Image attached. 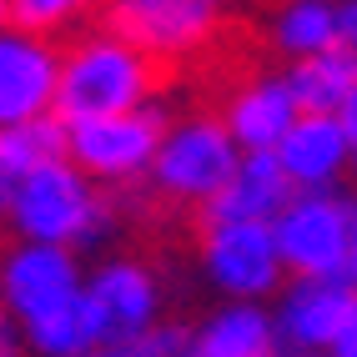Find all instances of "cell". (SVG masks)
<instances>
[{
	"instance_id": "ac0fdd59",
	"label": "cell",
	"mask_w": 357,
	"mask_h": 357,
	"mask_svg": "<svg viewBox=\"0 0 357 357\" xmlns=\"http://www.w3.org/2000/svg\"><path fill=\"white\" fill-rule=\"evenodd\" d=\"M101 6L106 0H10V26L20 36L66 45V40H76L81 20H96Z\"/></svg>"
},
{
	"instance_id": "7c38bea8",
	"label": "cell",
	"mask_w": 357,
	"mask_h": 357,
	"mask_svg": "<svg viewBox=\"0 0 357 357\" xmlns=\"http://www.w3.org/2000/svg\"><path fill=\"white\" fill-rule=\"evenodd\" d=\"M357 312V292L342 287V282H292L282 292L277 307V342H287L297 352H322V347H337V337L347 332Z\"/></svg>"
},
{
	"instance_id": "603a6c76",
	"label": "cell",
	"mask_w": 357,
	"mask_h": 357,
	"mask_svg": "<svg viewBox=\"0 0 357 357\" xmlns=\"http://www.w3.org/2000/svg\"><path fill=\"white\" fill-rule=\"evenodd\" d=\"M332 357H357V312H352V322H347V332L337 337V347H332Z\"/></svg>"
},
{
	"instance_id": "ba28073f",
	"label": "cell",
	"mask_w": 357,
	"mask_h": 357,
	"mask_svg": "<svg viewBox=\"0 0 357 357\" xmlns=\"http://www.w3.org/2000/svg\"><path fill=\"white\" fill-rule=\"evenodd\" d=\"M81 302H86L96 347H111V342H131L156 327L151 317H156L161 292H156V277L141 257H111L81 287Z\"/></svg>"
},
{
	"instance_id": "3957f363",
	"label": "cell",
	"mask_w": 357,
	"mask_h": 357,
	"mask_svg": "<svg viewBox=\"0 0 357 357\" xmlns=\"http://www.w3.org/2000/svg\"><path fill=\"white\" fill-rule=\"evenodd\" d=\"M6 217L26 242L66 247V242H101L121 217V206L106 192H96L70 161H45L20 176Z\"/></svg>"
},
{
	"instance_id": "277c9868",
	"label": "cell",
	"mask_w": 357,
	"mask_h": 357,
	"mask_svg": "<svg viewBox=\"0 0 357 357\" xmlns=\"http://www.w3.org/2000/svg\"><path fill=\"white\" fill-rule=\"evenodd\" d=\"M222 0H106L91 20V31H106L131 51L172 66L176 81L222 36Z\"/></svg>"
},
{
	"instance_id": "cb8c5ba5",
	"label": "cell",
	"mask_w": 357,
	"mask_h": 357,
	"mask_svg": "<svg viewBox=\"0 0 357 357\" xmlns=\"http://www.w3.org/2000/svg\"><path fill=\"white\" fill-rule=\"evenodd\" d=\"M0 357H10V332L0 327Z\"/></svg>"
},
{
	"instance_id": "4316f807",
	"label": "cell",
	"mask_w": 357,
	"mask_h": 357,
	"mask_svg": "<svg viewBox=\"0 0 357 357\" xmlns=\"http://www.w3.org/2000/svg\"><path fill=\"white\" fill-rule=\"evenodd\" d=\"M297 357H327V352H297Z\"/></svg>"
},
{
	"instance_id": "44dd1931",
	"label": "cell",
	"mask_w": 357,
	"mask_h": 357,
	"mask_svg": "<svg viewBox=\"0 0 357 357\" xmlns=\"http://www.w3.org/2000/svg\"><path fill=\"white\" fill-rule=\"evenodd\" d=\"M332 15H337V45L357 56V0H332Z\"/></svg>"
},
{
	"instance_id": "9a60e30c",
	"label": "cell",
	"mask_w": 357,
	"mask_h": 357,
	"mask_svg": "<svg viewBox=\"0 0 357 357\" xmlns=\"http://www.w3.org/2000/svg\"><path fill=\"white\" fill-rule=\"evenodd\" d=\"M287 91L302 116H342V106L357 91V56L332 45L322 56H307L287 70Z\"/></svg>"
},
{
	"instance_id": "4fadbf2b",
	"label": "cell",
	"mask_w": 357,
	"mask_h": 357,
	"mask_svg": "<svg viewBox=\"0 0 357 357\" xmlns=\"http://www.w3.org/2000/svg\"><path fill=\"white\" fill-rule=\"evenodd\" d=\"M277 161L287 172L292 192H332L337 176L352 166V136L342 116H297V126L277 146Z\"/></svg>"
},
{
	"instance_id": "d4e9b609",
	"label": "cell",
	"mask_w": 357,
	"mask_h": 357,
	"mask_svg": "<svg viewBox=\"0 0 357 357\" xmlns=\"http://www.w3.org/2000/svg\"><path fill=\"white\" fill-rule=\"evenodd\" d=\"M347 136H352V172H357V126H347Z\"/></svg>"
},
{
	"instance_id": "ffe728a7",
	"label": "cell",
	"mask_w": 357,
	"mask_h": 357,
	"mask_svg": "<svg viewBox=\"0 0 357 357\" xmlns=\"http://www.w3.org/2000/svg\"><path fill=\"white\" fill-rule=\"evenodd\" d=\"M186 347H192V332L176 327V322H166V327H151V332H141V337H131V342L91 347L81 357H181Z\"/></svg>"
},
{
	"instance_id": "484cf974",
	"label": "cell",
	"mask_w": 357,
	"mask_h": 357,
	"mask_svg": "<svg viewBox=\"0 0 357 357\" xmlns=\"http://www.w3.org/2000/svg\"><path fill=\"white\" fill-rule=\"evenodd\" d=\"M6 20H10V0H0V26H6Z\"/></svg>"
},
{
	"instance_id": "d6986e66",
	"label": "cell",
	"mask_w": 357,
	"mask_h": 357,
	"mask_svg": "<svg viewBox=\"0 0 357 357\" xmlns=\"http://www.w3.org/2000/svg\"><path fill=\"white\" fill-rule=\"evenodd\" d=\"M26 342H31V352H40V357H81V352H91V347H96V337H91L86 302L76 297V302H66L61 312L26 322Z\"/></svg>"
},
{
	"instance_id": "5bb4252c",
	"label": "cell",
	"mask_w": 357,
	"mask_h": 357,
	"mask_svg": "<svg viewBox=\"0 0 357 357\" xmlns=\"http://www.w3.org/2000/svg\"><path fill=\"white\" fill-rule=\"evenodd\" d=\"M292 181L282 172L277 156H242L236 161L231 181L222 186V197L202 211V227L206 222H257V227H272L292 202Z\"/></svg>"
},
{
	"instance_id": "6da1fadb",
	"label": "cell",
	"mask_w": 357,
	"mask_h": 357,
	"mask_svg": "<svg viewBox=\"0 0 357 357\" xmlns=\"http://www.w3.org/2000/svg\"><path fill=\"white\" fill-rule=\"evenodd\" d=\"M176 86V70L151 56L131 51L126 40L106 31H76V40L61 45V81H56V121H101L126 116L141 106H156L161 91Z\"/></svg>"
},
{
	"instance_id": "30bf717a",
	"label": "cell",
	"mask_w": 357,
	"mask_h": 357,
	"mask_svg": "<svg viewBox=\"0 0 357 357\" xmlns=\"http://www.w3.org/2000/svg\"><path fill=\"white\" fill-rule=\"evenodd\" d=\"M61 81V45L0 31V131L51 116Z\"/></svg>"
},
{
	"instance_id": "2e32d148",
	"label": "cell",
	"mask_w": 357,
	"mask_h": 357,
	"mask_svg": "<svg viewBox=\"0 0 357 357\" xmlns=\"http://www.w3.org/2000/svg\"><path fill=\"white\" fill-rule=\"evenodd\" d=\"M197 357H277V322L257 302H231L192 332Z\"/></svg>"
},
{
	"instance_id": "9c48e42d",
	"label": "cell",
	"mask_w": 357,
	"mask_h": 357,
	"mask_svg": "<svg viewBox=\"0 0 357 357\" xmlns=\"http://www.w3.org/2000/svg\"><path fill=\"white\" fill-rule=\"evenodd\" d=\"M0 297L20 322L61 312L66 302L81 297L76 257L66 247H40V242L0 247Z\"/></svg>"
},
{
	"instance_id": "52a82bcc",
	"label": "cell",
	"mask_w": 357,
	"mask_h": 357,
	"mask_svg": "<svg viewBox=\"0 0 357 357\" xmlns=\"http://www.w3.org/2000/svg\"><path fill=\"white\" fill-rule=\"evenodd\" d=\"M202 272L211 277V287L231 292L236 302H257L277 292L282 282V252L272 227L257 222H206L202 227Z\"/></svg>"
},
{
	"instance_id": "8992f818",
	"label": "cell",
	"mask_w": 357,
	"mask_h": 357,
	"mask_svg": "<svg viewBox=\"0 0 357 357\" xmlns=\"http://www.w3.org/2000/svg\"><path fill=\"white\" fill-rule=\"evenodd\" d=\"M161 136H166V111L156 106H141L126 116H101V121H76L66 126V161L76 166L81 176H96V181H136L151 172V161L161 151Z\"/></svg>"
},
{
	"instance_id": "7402d4cb",
	"label": "cell",
	"mask_w": 357,
	"mask_h": 357,
	"mask_svg": "<svg viewBox=\"0 0 357 357\" xmlns=\"http://www.w3.org/2000/svg\"><path fill=\"white\" fill-rule=\"evenodd\" d=\"M342 287H352L357 292V206H352V252H347V267H342Z\"/></svg>"
},
{
	"instance_id": "8fae6325",
	"label": "cell",
	"mask_w": 357,
	"mask_h": 357,
	"mask_svg": "<svg viewBox=\"0 0 357 357\" xmlns=\"http://www.w3.org/2000/svg\"><path fill=\"white\" fill-rule=\"evenodd\" d=\"M297 116L302 111H297L292 91H287V76H267V70H261L257 81H247L242 91H231L222 101L217 121L227 126V136L247 156H277V146L297 126Z\"/></svg>"
},
{
	"instance_id": "e0dca14e",
	"label": "cell",
	"mask_w": 357,
	"mask_h": 357,
	"mask_svg": "<svg viewBox=\"0 0 357 357\" xmlns=\"http://www.w3.org/2000/svg\"><path fill=\"white\" fill-rule=\"evenodd\" d=\"M267 45L272 51H287L292 61L322 56L337 45V15H332V0H282L272 26H267Z\"/></svg>"
},
{
	"instance_id": "5b68a950",
	"label": "cell",
	"mask_w": 357,
	"mask_h": 357,
	"mask_svg": "<svg viewBox=\"0 0 357 357\" xmlns=\"http://www.w3.org/2000/svg\"><path fill=\"white\" fill-rule=\"evenodd\" d=\"M272 236L297 282H337L352 252V202L337 192H297L272 222Z\"/></svg>"
},
{
	"instance_id": "7a4b0ae2",
	"label": "cell",
	"mask_w": 357,
	"mask_h": 357,
	"mask_svg": "<svg viewBox=\"0 0 357 357\" xmlns=\"http://www.w3.org/2000/svg\"><path fill=\"white\" fill-rule=\"evenodd\" d=\"M231 172L236 141L217 121V111H186L161 136V151L146 172V202L161 222H192L202 231V211L222 197Z\"/></svg>"
}]
</instances>
